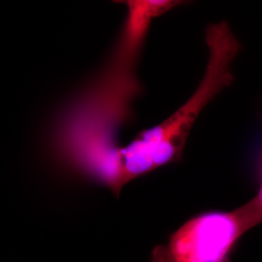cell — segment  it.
<instances>
[{
	"mask_svg": "<svg viewBox=\"0 0 262 262\" xmlns=\"http://www.w3.org/2000/svg\"><path fill=\"white\" fill-rule=\"evenodd\" d=\"M209 51L206 70L196 91L167 120L145 129L118 154L121 185L156 169L177 162L197 118L217 94L233 83V62L241 51V43L226 21L206 28Z\"/></svg>",
	"mask_w": 262,
	"mask_h": 262,
	"instance_id": "6da1fadb",
	"label": "cell"
},
{
	"mask_svg": "<svg viewBox=\"0 0 262 262\" xmlns=\"http://www.w3.org/2000/svg\"><path fill=\"white\" fill-rule=\"evenodd\" d=\"M258 225L248 202L232 211L197 214L152 250L150 262H232L242 237Z\"/></svg>",
	"mask_w": 262,
	"mask_h": 262,
	"instance_id": "7a4b0ae2",
	"label": "cell"
},
{
	"mask_svg": "<svg viewBox=\"0 0 262 262\" xmlns=\"http://www.w3.org/2000/svg\"><path fill=\"white\" fill-rule=\"evenodd\" d=\"M248 203L250 204V206L252 207V209H253L254 214L256 215V217L258 219L259 223L262 224V168L258 190H257L256 194L254 195L253 199H251Z\"/></svg>",
	"mask_w": 262,
	"mask_h": 262,
	"instance_id": "3957f363",
	"label": "cell"
}]
</instances>
